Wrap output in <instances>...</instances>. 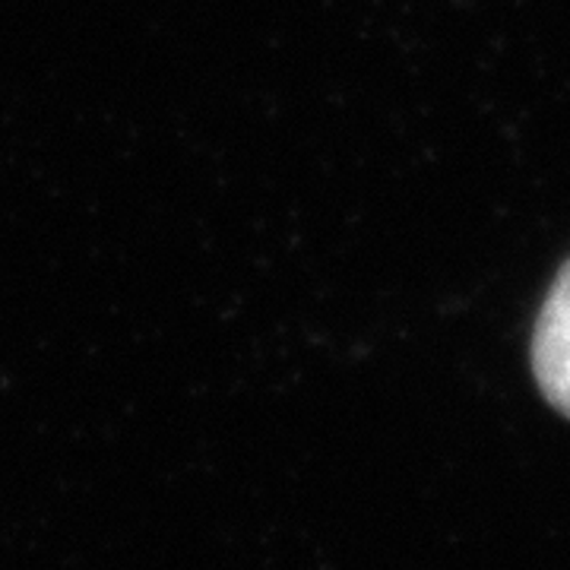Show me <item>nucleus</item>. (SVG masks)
<instances>
[{
	"label": "nucleus",
	"instance_id": "1",
	"mask_svg": "<svg viewBox=\"0 0 570 570\" xmlns=\"http://www.w3.org/2000/svg\"><path fill=\"white\" fill-rule=\"evenodd\" d=\"M532 371L542 396L570 419V261L561 266L535 321Z\"/></svg>",
	"mask_w": 570,
	"mask_h": 570
}]
</instances>
